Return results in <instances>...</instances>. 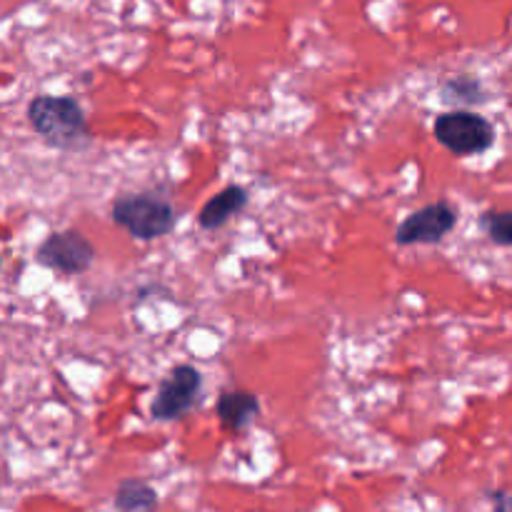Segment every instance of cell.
Masks as SVG:
<instances>
[{
	"instance_id": "cell-1",
	"label": "cell",
	"mask_w": 512,
	"mask_h": 512,
	"mask_svg": "<svg viewBox=\"0 0 512 512\" xmlns=\"http://www.w3.org/2000/svg\"><path fill=\"white\" fill-rule=\"evenodd\" d=\"M28 120L53 148H78L88 140L83 108L68 95H35L28 105Z\"/></svg>"
},
{
	"instance_id": "cell-2",
	"label": "cell",
	"mask_w": 512,
	"mask_h": 512,
	"mask_svg": "<svg viewBox=\"0 0 512 512\" xmlns=\"http://www.w3.org/2000/svg\"><path fill=\"white\" fill-rule=\"evenodd\" d=\"M113 223L128 230L135 240H158L173 233L178 223L173 203L155 193H125L113 203Z\"/></svg>"
},
{
	"instance_id": "cell-3",
	"label": "cell",
	"mask_w": 512,
	"mask_h": 512,
	"mask_svg": "<svg viewBox=\"0 0 512 512\" xmlns=\"http://www.w3.org/2000/svg\"><path fill=\"white\" fill-rule=\"evenodd\" d=\"M433 133L445 150L460 158L485 153L495 143L493 123L473 110H450V113L438 115Z\"/></svg>"
},
{
	"instance_id": "cell-4",
	"label": "cell",
	"mask_w": 512,
	"mask_h": 512,
	"mask_svg": "<svg viewBox=\"0 0 512 512\" xmlns=\"http://www.w3.org/2000/svg\"><path fill=\"white\" fill-rule=\"evenodd\" d=\"M200 388H203V375L193 365H178L168 373V378L158 385L153 403H150V415L163 423L180 420L190 413L198 400Z\"/></svg>"
},
{
	"instance_id": "cell-5",
	"label": "cell",
	"mask_w": 512,
	"mask_h": 512,
	"mask_svg": "<svg viewBox=\"0 0 512 512\" xmlns=\"http://www.w3.org/2000/svg\"><path fill=\"white\" fill-rule=\"evenodd\" d=\"M35 260L58 273L78 275L93 265L95 248L80 230H60V233H50L38 245Z\"/></svg>"
},
{
	"instance_id": "cell-6",
	"label": "cell",
	"mask_w": 512,
	"mask_h": 512,
	"mask_svg": "<svg viewBox=\"0 0 512 512\" xmlns=\"http://www.w3.org/2000/svg\"><path fill=\"white\" fill-rule=\"evenodd\" d=\"M455 223H458V213L453 205L438 200L410 213L395 230V240L398 245H435L455 228Z\"/></svg>"
},
{
	"instance_id": "cell-7",
	"label": "cell",
	"mask_w": 512,
	"mask_h": 512,
	"mask_svg": "<svg viewBox=\"0 0 512 512\" xmlns=\"http://www.w3.org/2000/svg\"><path fill=\"white\" fill-rule=\"evenodd\" d=\"M248 200L250 195L243 185H228V188L220 190L218 195H213V198L203 205V210H200L198 215L200 228L218 230L220 225H225L230 218H235L240 210H245Z\"/></svg>"
},
{
	"instance_id": "cell-8",
	"label": "cell",
	"mask_w": 512,
	"mask_h": 512,
	"mask_svg": "<svg viewBox=\"0 0 512 512\" xmlns=\"http://www.w3.org/2000/svg\"><path fill=\"white\" fill-rule=\"evenodd\" d=\"M218 420L228 430H245L260 413V400L248 390H225L215 403Z\"/></svg>"
},
{
	"instance_id": "cell-9",
	"label": "cell",
	"mask_w": 512,
	"mask_h": 512,
	"mask_svg": "<svg viewBox=\"0 0 512 512\" xmlns=\"http://www.w3.org/2000/svg\"><path fill=\"white\" fill-rule=\"evenodd\" d=\"M113 505L118 512H155L158 493L143 480H123L115 488Z\"/></svg>"
},
{
	"instance_id": "cell-10",
	"label": "cell",
	"mask_w": 512,
	"mask_h": 512,
	"mask_svg": "<svg viewBox=\"0 0 512 512\" xmlns=\"http://www.w3.org/2000/svg\"><path fill=\"white\" fill-rule=\"evenodd\" d=\"M480 228L495 245L512 248V210H488L480 218Z\"/></svg>"
},
{
	"instance_id": "cell-11",
	"label": "cell",
	"mask_w": 512,
	"mask_h": 512,
	"mask_svg": "<svg viewBox=\"0 0 512 512\" xmlns=\"http://www.w3.org/2000/svg\"><path fill=\"white\" fill-rule=\"evenodd\" d=\"M443 95L448 103H480L483 85L475 78H455L443 85Z\"/></svg>"
},
{
	"instance_id": "cell-12",
	"label": "cell",
	"mask_w": 512,
	"mask_h": 512,
	"mask_svg": "<svg viewBox=\"0 0 512 512\" xmlns=\"http://www.w3.org/2000/svg\"><path fill=\"white\" fill-rule=\"evenodd\" d=\"M490 500H493V512H512V495L503 493V490L490 493Z\"/></svg>"
}]
</instances>
